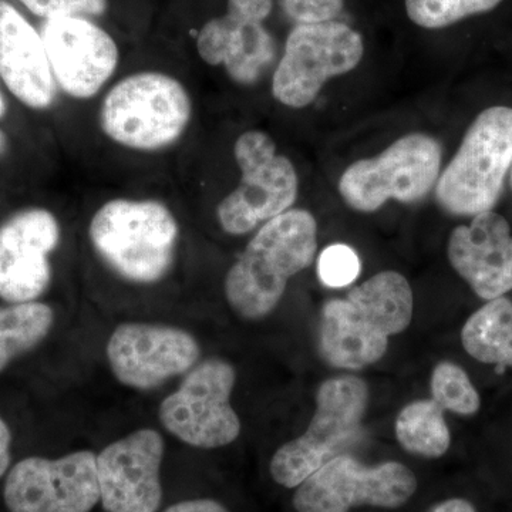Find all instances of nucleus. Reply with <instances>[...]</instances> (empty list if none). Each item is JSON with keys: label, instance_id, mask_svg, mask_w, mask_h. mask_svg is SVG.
<instances>
[{"label": "nucleus", "instance_id": "f257e3e1", "mask_svg": "<svg viewBox=\"0 0 512 512\" xmlns=\"http://www.w3.org/2000/svg\"><path fill=\"white\" fill-rule=\"evenodd\" d=\"M413 291L399 272L384 271L322 309L319 350L330 366L360 370L379 362L390 336L409 328Z\"/></svg>", "mask_w": 512, "mask_h": 512}, {"label": "nucleus", "instance_id": "f03ea898", "mask_svg": "<svg viewBox=\"0 0 512 512\" xmlns=\"http://www.w3.org/2000/svg\"><path fill=\"white\" fill-rule=\"evenodd\" d=\"M318 251V224L311 212L292 208L266 222L225 276V298L244 319L274 311L289 279L308 268Z\"/></svg>", "mask_w": 512, "mask_h": 512}, {"label": "nucleus", "instance_id": "7ed1b4c3", "mask_svg": "<svg viewBox=\"0 0 512 512\" xmlns=\"http://www.w3.org/2000/svg\"><path fill=\"white\" fill-rule=\"evenodd\" d=\"M89 235L111 271L133 284L151 285L163 281L174 264L180 225L164 202L116 198L93 215Z\"/></svg>", "mask_w": 512, "mask_h": 512}, {"label": "nucleus", "instance_id": "20e7f679", "mask_svg": "<svg viewBox=\"0 0 512 512\" xmlns=\"http://www.w3.org/2000/svg\"><path fill=\"white\" fill-rule=\"evenodd\" d=\"M192 119V100L170 74L140 72L117 83L100 107V127L128 150L154 153L174 146Z\"/></svg>", "mask_w": 512, "mask_h": 512}, {"label": "nucleus", "instance_id": "39448f33", "mask_svg": "<svg viewBox=\"0 0 512 512\" xmlns=\"http://www.w3.org/2000/svg\"><path fill=\"white\" fill-rule=\"evenodd\" d=\"M369 387L356 376H338L320 384L316 412L298 439L276 450L269 473L276 484L299 487L333 458L342 456L362 434Z\"/></svg>", "mask_w": 512, "mask_h": 512}, {"label": "nucleus", "instance_id": "423d86ee", "mask_svg": "<svg viewBox=\"0 0 512 512\" xmlns=\"http://www.w3.org/2000/svg\"><path fill=\"white\" fill-rule=\"evenodd\" d=\"M511 165L512 109L491 107L478 114L440 174L436 200L448 214L460 217L491 211Z\"/></svg>", "mask_w": 512, "mask_h": 512}, {"label": "nucleus", "instance_id": "0eeeda50", "mask_svg": "<svg viewBox=\"0 0 512 512\" xmlns=\"http://www.w3.org/2000/svg\"><path fill=\"white\" fill-rule=\"evenodd\" d=\"M234 157L241 183L220 202L217 218L229 235H245L292 210L299 178L288 157L276 151L265 131L251 130L235 141Z\"/></svg>", "mask_w": 512, "mask_h": 512}, {"label": "nucleus", "instance_id": "6e6552de", "mask_svg": "<svg viewBox=\"0 0 512 512\" xmlns=\"http://www.w3.org/2000/svg\"><path fill=\"white\" fill-rule=\"evenodd\" d=\"M441 147L426 134H407L379 156L359 160L340 177L339 192L359 212L380 210L389 200L413 204L436 187Z\"/></svg>", "mask_w": 512, "mask_h": 512}, {"label": "nucleus", "instance_id": "1a4fd4ad", "mask_svg": "<svg viewBox=\"0 0 512 512\" xmlns=\"http://www.w3.org/2000/svg\"><path fill=\"white\" fill-rule=\"evenodd\" d=\"M235 382L237 372L227 360L197 363L161 403L158 417L164 429L191 447L228 446L241 434V420L231 406Z\"/></svg>", "mask_w": 512, "mask_h": 512}, {"label": "nucleus", "instance_id": "9d476101", "mask_svg": "<svg viewBox=\"0 0 512 512\" xmlns=\"http://www.w3.org/2000/svg\"><path fill=\"white\" fill-rule=\"evenodd\" d=\"M363 53L362 36L345 23L296 25L276 66L272 94L286 107L303 109L329 79L356 69Z\"/></svg>", "mask_w": 512, "mask_h": 512}, {"label": "nucleus", "instance_id": "9b49d317", "mask_svg": "<svg viewBox=\"0 0 512 512\" xmlns=\"http://www.w3.org/2000/svg\"><path fill=\"white\" fill-rule=\"evenodd\" d=\"M416 490V476L402 463L366 466L342 454L296 487L292 504L298 512H349L356 507L394 510L410 501Z\"/></svg>", "mask_w": 512, "mask_h": 512}, {"label": "nucleus", "instance_id": "f8f14e48", "mask_svg": "<svg viewBox=\"0 0 512 512\" xmlns=\"http://www.w3.org/2000/svg\"><path fill=\"white\" fill-rule=\"evenodd\" d=\"M3 501L9 512H90L100 503L97 454L23 458L10 468Z\"/></svg>", "mask_w": 512, "mask_h": 512}, {"label": "nucleus", "instance_id": "ddd939ff", "mask_svg": "<svg viewBox=\"0 0 512 512\" xmlns=\"http://www.w3.org/2000/svg\"><path fill=\"white\" fill-rule=\"evenodd\" d=\"M114 377L123 386L153 390L197 365L201 348L187 330L157 323L117 326L106 346Z\"/></svg>", "mask_w": 512, "mask_h": 512}, {"label": "nucleus", "instance_id": "4468645a", "mask_svg": "<svg viewBox=\"0 0 512 512\" xmlns=\"http://www.w3.org/2000/svg\"><path fill=\"white\" fill-rule=\"evenodd\" d=\"M163 436L133 431L97 454L100 503L107 512H157L163 501Z\"/></svg>", "mask_w": 512, "mask_h": 512}, {"label": "nucleus", "instance_id": "2eb2a0df", "mask_svg": "<svg viewBox=\"0 0 512 512\" xmlns=\"http://www.w3.org/2000/svg\"><path fill=\"white\" fill-rule=\"evenodd\" d=\"M40 36L57 86L73 99H92L116 73L117 43L87 18L46 20Z\"/></svg>", "mask_w": 512, "mask_h": 512}, {"label": "nucleus", "instance_id": "dca6fc26", "mask_svg": "<svg viewBox=\"0 0 512 512\" xmlns=\"http://www.w3.org/2000/svg\"><path fill=\"white\" fill-rule=\"evenodd\" d=\"M272 0H228L227 13L205 23L197 39L198 55L211 66H224L232 80L251 86L276 55L274 37L264 28Z\"/></svg>", "mask_w": 512, "mask_h": 512}, {"label": "nucleus", "instance_id": "f3484780", "mask_svg": "<svg viewBox=\"0 0 512 512\" xmlns=\"http://www.w3.org/2000/svg\"><path fill=\"white\" fill-rule=\"evenodd\" d=\"M53 212L29 208L0 224V299L35 302L52 282L49 256L60 242Z\"/></svg>", "mask_w": 512, "mask_h": 512}, {"label": "nucleus", "instance_id": "a211bd4d", "mask_svg": "<svg viewBox=\"0 0 512 512\" xmlns=\"http://www.w3.org/2000/svg\"><path fill=\"white\" fill-rule=\"evenodd\" d=\"M447 255L454 271L485 301L511 291V228L497 212H481L474 215L470 225L454 229Z\"/></svg>", "mask_w": 512, "mask_h": 512}, {"label": "nucleus", "instance_id": "6ab92c4d", "mask_svg": "<svg viewBox=\"0 0 512 512\" xmlns=\"http://www.w3.org/2000/svg\"><path fill=\"white\" fill-rule=\"evenodd\" d=\"M0 79L30 109L55 103L56 80L42 36L5 0H0Z\"/></svg>", "mask_w": 512, "mask_h": 512}, {"label": "nucleus", "instance_id": "aec40b11", "mask_svg": "<svg viewBox=\"0 0 512 512\" xmlns=\"http://www.w3.org/2000/svg\"><path fill=\"white\" fill-rule=\"evenodd\" d=\"M464 349L478 362L512 367V302L493 299L468 318L461 330Z\"/></svg>", "mask_w": 512, "mask_h": 512}, {"label": "nucleus", "instance_id": "412c9836", "mask_svg": "<svg viewBox=\"0 0 512 512\" xmlns=\"http://www.w3.org/2000/svg\"><path fill=\"white\" fill-rule=\"evenodd\" d=\"M55 312L42 302L10 303L0 308V373L49 335Z\"/></svg>", "mask_w": 512, "mask_h": 512}, {"label": "nucleus", "instance_id": "4be33fe9", "mask_svg": "<svg viewBox=\"0 0 512 512\" xmlns=\"http://www.w3.org/2000/svg\"><path fill=\"white\" fill-rule=\"evenodd\" d=\"M396 437L407 453L426 458L444 456L451 444L443 409L433 399L404 407L397 416Z\"/></svg>", "mask_w": 512, "mask_h": 512}, {"label": "nucleus", "instance_id": "5701e85b", "mask_svg": "<svg viewBox=\"0 0 512 512\" xmlns=\"http://www.w3.org/2000/svg\"><path fill=\"white\" fill-rule=\"evenodd\" d=\"M431 396L441 409L460 416H473L481 406L476 387L456 363L441 362L434 367Z\"/></svg>", "mask_w": 512, "mask_h": 512}, {"label": "nucleus", "instance_id": "b1692460", "mask_svg": "<svg viewBox=\"0 0 512 512\" xmlns=\"http://www.w3.org/2000/svg\"><path fill=\"white\" fill-rule=\"evenodd\" d=\"M503 0H406L407 16L424 29H443L497 8Z\"/></svg>", "mask_w": 512, "mask_h": 512}, {"label": "nucleus", "instance_id": "393cba45", "mask_svg": "<svg viewBox=\"0 0 512 512\" xmlns=\"http://www.w3.org/2000/svg\"><path fill=\"white\" fill-rule=\"evenodd\" d=\"M318 274L322 284L329 288L348 286L360 274L359 256L348 245H330L319 256Z\"/></svg>", "mask_w": 512, "mask_h": 512}, {"label": "nucleus", "instance_id": "a878e982", "mask_svg": "<svg viewBox=\"0 0 512 512\" xmlns=\"http://www.w3.org/2000/svg\"><path fill=\"white\" fill-rule=\"evenodd\" d=\"M40 18H94L107 10L109 0H20Z\"/></svg>", "mask_w": 512, "mask_h": 512}, {"label": "nucleus", "instance_id": "bb28decb", "mask_svg": "<svg viewBox=\"0 0 512 512\" xmlns=\"http://www.w3.org/2000/svg\"><path fill=\"white\" fill-rule=\"evenodd\" d=\"M286 15L298 25L332 22L338 18L345 0H282Z\"/></svg>", "mask_w": 512, "mask_h": 512}, {"label": "nucleus", "instance_id": "cd10ccee", "mask_svg": "<svg viewBox=\"0 0 512 512\" xmlns=\"http://www.w3.org/2000/svg\"><path fill=\"white\" fill-rule=\"evenodd\" d=\"M164 512H229L220 501L211 498H197V500H185L170 505Z\"/></svg>", "mask_w": 512, "mask_h": 512}, {"label": "nucleus", "instance_id": "c85d7f7f", "mask_svg": "<svg viewBox=\"0 0 512 512\" xmlns=\"http://www.w3.org/2000/svg\"><path fill=\"white\" fill-rule=\"evenodd\" d=\"M12 460V431L6 421L0 417V478L8 473Z\"/></svg>", "mask_w": 512, "mask_h": 512}, {"label": "nucleus", "instance_id": "c756f323", "mask_svg": "<svg viewBox=\"0 0 512 512\" xmlns=\"http://www.w3.org/2000/svg\"><path fill=\"white\" fill-rule=\"evenodd\" d=\"M429 512H477L476 507L470 501L463 498H450L431 507Z\"/></svg>", "mask_w": 512, "mask_h": 512}, {"label": "nucleus", "instance_id": "7c9ffc66", "mask_svg": "<svg viewBox=\"0 0 512 512\" xmlns=\"http://www.w3.org/2000/svg\"><path fill=\"white\" fill-rule=\"evenodd\" d=\"M8 151V137L0 130V157Z\"/></svg>", "mask_w": 512, "mask_h": 512}, {"label": "nucleus", "instance_id": "2f4dec72", "mask_svg": "<svg viewBox=\"0 0 512 512\" xmlns=\"http://www.w3.org/2000/svg\"><path fill=\"white\" fill-rule=\"evenodd\" d=\"M6 114V103L5 99H3V94L0 93V119Z\"/></svg>", "mask_w": 512, "mask_h": 512}, {"label": "nucleus", "instance_id": "473e14b6", "mask_svg": "<svg viewBox=\"0 0 512 512\" xmlns=\"http://www.w3.org/2000/svg\"><path fill=\"white\" fill-rule=\"evenodd\" d=\"M510 184H511V190H512V165H511Z\"/></svg>", "mask_w": 512, "mask_h": 512}]
</instances>
